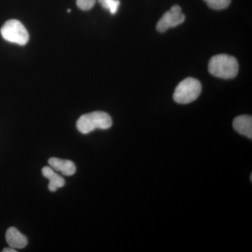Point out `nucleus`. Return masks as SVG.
I'll list each match as a JSON object with an SVG mask.
<instances>
[{"label": "nucleus", "mask_w": 252, "mask_h": 252, "mask_svg": "<svg viewBox=\"0 0 252 252\" xmlns=\"http://www.w3.org/2000/svg\"><path fill=\"white\" fill-rule=\"evenodd\" d=\"M98 1L104 9L109 10L112 14L117 12L120 5L119 0H98Z\"/></svg>", "instance_id": "10"}, {"label": "nucleus", "mask_w": 252, "mask_h": 252, "mask_svg": "<svg viewBox=\"0 0 252 252\" xmlns=\"http://www.w3.org/2000/svg\"><path fill=\"white\" fill-rule=\"evenodd\" d=\"M42 175L45 178L49 180L48 188H49L50 191H56L58 189L61 188L65 185L64 179L61 176L56 173L54 171V169L51 168V167H43Z\"/></svg>", "instance_id": "9"}, {"label": "nucleus", "mask_w": 252, "mask_h": 252, "mask_svg": "<svg viewBox=\"0 0 252 252\" xmlns=\"http://www.w3.org/2000/svg\"><path fill=\"white\" fill-rule=\"evenodd\" d=\"M6 240L11 248L23 249L28 245V239L14 227H10L6 233Z\"/></svg>", "instance_id": "8"}, {"label": "nucleus", "mask_w": 252, "mask_h": 252, "mask_svg": "<svg viewBox=\"0 0 252 252\" xmlns=\"http://www.w3.org/2000/svg\"><path fill=\"white\" fill-rule=\"evenodd\" d=\"M202 86L200 81L193 78H187L181 81L175 89L174 100L179 104H189L198 98L201 94Z\"/></svg>", "instance_id": "3"}, {"label": "nucleus", "mask_w": 252, "mask_h": 252, "mask_svg": "<svg viewBox=\"0 0 252 252\" xmlns=\"http://www.w3.org/2000/svg\"><path fill=\"white\" fill-rule=\"evenodd\" d=\"M112 126V118L107 113L94 112L84 114L77 122L78 130L83 134L90 133L95 129L107 130Z\"/></svg>", "instance_id": "2"}, {"label": "nucleus", "mask_w": 252, "mask_h": 252, "mask_svg": "<svg viewBox=\"0 0 252 252\" xmlns=\"http://www.w3.org/2000/svg\"><path fill=\"white\" fill-rule=\"evenodd\" d=\"M212 9L221 10L229 6L231 0H204Z\"/></svg>", "instance_id": "11"}, {"label": "nucleus", "mask_w": 252, "mask_h": 252, "mask_svg": "<svg viewBox=\"0 0 252 252\" xmlns=\"http://www.w3.org/2000/svg\"><path fill=\"white\" fill-rule=\"evenodd\" d=\"M96 0H77V4L79 9L88 11L94 7Z\"/></svg>", "instance_id": "12"}, {"label": "nucleus", "mask_w": 252, "mask_h": 252, "mask_svg": "<svg viewBox=\"0 0 252 252\" xmlns=\"http://www.w3.org/2000/svg\"><path fill=\"white\" fill-rule=\"evenodd\" d=\"M16 250H14V248H4V250H2V252H16Z\"/></svg>", "instance_id": "13"}, {"label": "nucleus", "mask_w": 252, "mask_h": 252, "mask_svg": "<svg viewBox=\"0 0 252 252\" xmlns=\"http://www.w3.org/2000/svg\"><path fill=\"white\" fill-rule=\"evenodd\" d=\"M209 72L215 77L230 79L236 77L239 70L238 61L233 56L220 54L213 56L209 63Z\"/></svg>", "instance_id": "1"}, {"label": "nucleus", "mask_w": 252, "mask_h": 252, "mask_svg": "<svg viewBox=\"0 0 252 252\" xmlns=\"http://www.w3.org/2000/svg\"><path fill=\"white\" fill-rule=\"evenodd\" d=\"M233 126L240 135L252 139V117L249 115H241L235 118Z\"/></svg>", "instance_id": "6"}, {"label": "nucleus", "mask_w": 252, "mask_h": 252, "mask_svg": "<svg viewBox=\"0 0 252 252\" xmlns=\"http://www.w3.org/2000/svg\"><path fill=\"white\" fill-rule=\"evenodd\" d=\"M70 11H71V10H70V9H68V10H67V12H68V13L70 12Z\"/></svg>", "instance_id": "14"}, {"label": "nucleus", "mask_w": 252, "mask_h": 252, "mask_svg": "<svg viewBox=\"0 0 252 252\" xmlns=\"http://www.w3.org/2000/svg\"><path fill=\"white\" fill-rule=\"evenodd\" d=\"M1 34L5 40L24 46L29 40V34L24 26L18 20H9L1 29Z\"/></svg>", "instance_id": "4"}, {"label": "nucleus", "mask_w": 252, "mask_h": 252, "mask_svg": "<svg viewBox=\"0 0 252 252\" xmlns=\"http://www.w3.org/2000/svg\"><path fill=\"white\" fill-rule=\"evenodd\" d=\"M49 164L51 168L61 172L63 175L72 176L75 174L76 166L71 160L51 158L49 160Z\"/></svg>", "instance_id": "7"}, {"label": "nucleus", "mask_w": 252, "mask_h": 252, "mask_svg": "<svg viewBox=\"0 0 252 252\" xmlns=\"http://www.w3.org/2000/svg\"><path fill=\"white\" fill-rule=\"evenodd\" d=\"M185 21V16L182 12V9L178 5L172 6L170 11H167L160 18L157 26V31L164 32L169 28L180 26Z\"/></svg>", "instance_id": "5"}]
</instances>
